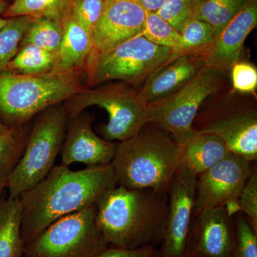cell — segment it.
<instances>
[{
  "instance_id": "6da1fadb",
  "label": "cell",
  "mask_w": 257,
  "mask_h": 257,
  "mask_svg": "<svg viewBox=\"0 0 257 257\" xmlns=\"http://www.w3.org/2000/svg\"><path fill=\"white\" fill-rule=\"evenodd\" d=\"M116 185L111 163L78 171L55 166L46 177L19 197L23 206V246L61 218L94 205L103 193Z\"/></svg>"
},
{
  "instance_id": "7a4b0ae2",
  "label": "cell",
  "mask_w": 257,
  "mask_h": 257,
  "mask_svg": "<svg viewBox=\"0 0 257 257\" xmlns=\"http://www.w3.org/2000/svg\"><path fill=\"white\" fill-rule=\"evenodd\" d=\"M167 193L152 189H107L96 201V222L109 246L134 249L160 244Z\"/></svg>"
},
{
  "instance_id": "3957f363",
  "label": "cell",
  "mask_w": 257,
  "mask_h": 257,
  "mask_svg": "<svg viewBox=\"0 0 257 257\" xmlns=\"http://www.w3.org/2000/svg\"><path fill=\"white\" fill-rule=\"evenodd\" d=\"M180 162V147L170 134L147 124L117 144L111 164L118 185L167 193Z\"/></svg>"
},
{
  "instance_id": "277c9868",
  "label": "cell",
  "mask_w": 257,
  "mask_h": 257,
  "mask_svg": "<svg viewBox=\"0 0 257 257\" xmlns=\"http://www.w3.org/2000/svg\"><path fill=\"white\" fill-rule=\"evenodd\" d=\"M85 71L23 74L0 71V121L16 127L56 104L65 102L87 88Z\"/></svg>"
},
{
  "instance_id": "5b68a950",
  "label": "cell",
  "mask_w": 257,
  "mask_h": 257,
  "mask_svg": "<svg viewBox=\"0 0 257 257\" xmlns=\"http://www.w3.org/2000/svg\"><path fill=\"white\" fill-rule=\"evenodd\" d=\"M68 120L64 103L50 106L32 119L25 150L8 180V197L19 198L46 177L55 167Z\"/></svg>"
},
{
  "instance_id": "8992f818",
  "label": "cell",
  "mask_w": 257,
  "mask_h": 257,
  "mask_svg": "<svg viewBox=\"0 0 257 257\" xmlns=\"http://www.w3.org/2000/svg\"><path fill=\"white\" fill-rule=\"evenodd\" d=\"M178 55L140 35L106 52L92 50L86 64L87 83L89 87L113 80L138 84Z\"/></svg>"
},
{
  "instance_id": "52a82bcc",
  "label": "cell",
  "mask_w": 257,
  "mask_h": 257,
  "mask_svg": "<svg viewBox=\"0 0 257 257\" xmlns=\"http://www.w3.org/2000/svg\"><path fill=\"white\" fill-rule=\"evenodd\" d=\"M69 116H76L91 106H98L109 115L101 126L102 138L107 141H124L147 125L148 104L138 91L121 83L89 89L87 87L65 101Z\"/></svg>"
},
{
  "instance_id": "ba28073f",
  "label": "cell",
  "mask_w": 257,
  "mask_h": 257,
  "mask_svg": "<svg viewBox=\"0 0 257 257\" xmlns=\"http://www.w3.org/2000/svg\"><path fill=\"white\" fill-rule=\"evenodd\" d=\"M109 246L94 204L50 225L24 246L23 257H96Z\"/></svg>"
},
{
  "instance_id": "9c48e42d",
  "label": "cell",
  "mask_w": 257,
  "mask_h": 257,
  "mask_svg": "<svg viewBox=\"0 0 257 257\" xmlns=\"http://www.w3.org/2000/svg\"><path fill=\"white\" fill-rule=\"evenodd\" d=\"M223 74L206 65L178 91L148 104L147 124L170 134L180 145L194 133V119L208 96L220 87Z\"/></svg>"
},
{
  "instance_id": "30bf717a",
  "label": "cell",
  "mask_w": 257,
  "mask_h": 257,
  "mask_svg": "<svg viewBox=\"0 0 257 257\" xmlns=\"http://www.w3.org/2000/svg\"><path fill=\"white\" fill-rule=\"evenodd\" d=\"M252 167L253 163L231 152L198 175L193 217L209 208L226 207L231 216L240 212L238 200Z\"/></svg>"
},
{
  "instance_id": "8fae6325",
  "label": "cell",
  "mask_w": 257,
  "mask_h": 257,
  "mask_svg": "<svg viewBox=\"0 0 257 257\" xmlns=\"http://www.w3.org/2000/svg\"><path fill=\"white\" fill-rule=\"evenodd\" d=\"M197 177L193 171L180 163L171 180L160 257H186L193 221Z\"/></svg>"
},
{
  "instance_id": "7c38bea8",
  "label": "cell",
  "mask_w": 257,
  "mask_h": 257,
  "mask_svg": "<svg viewBox=\"0 0 257 257\" xmlns=\"http://www.w3.org/2000/svg\"><path fill=\"white\" fill-rule=\"evenodd\" d=\"M193 128L212 134L231 153L253 163L257 159V115L253 109L221 111L199 119Z\"/></svg>"
},
{
  "instance_id": "4fadbf2b",
  "label": "cell",
  "mask_w": 257,
  "mask_h": 257,
  "mask_svg": "<svg viewBox=\"0 0 257 257\" xmlns=\"http://www.w3.org/2000/svg\"><path fill=\"white\" fill-rule=\"evenodd\" d=\"M194 218L186 257H233L234 224L226 208H209Z\"/></svg>"
},
{
  "instance_id": "5bb4252c",
  "label": "cell",
  "mask_w": 257,
  "mask_h": 257,
  "mask_svg": "<svg viewBox=\"0 0 257 257\" xmlns=\"http://www.w3.org/2000/svg\"><path fill=\"white\" fill-rule=\"evenodd\" d=\"M146 12L135 0H105L92 34L93 48L104 52L143 35Z\"/></svg>"
},
{
  "instance_id": "9a60e30c",
  "label": "cell",
  "mask_w": 257,
  "mask_h": 257,
  "mask_svg": "<svg viewBox=\"0 0 257 257\" xmlns=\"http://www.w3.org/2000/svg\"><path fill=\"white\" fill-rule=\"evenodd\" d=\"M117 144L96 135L92 128L90 116L83 111L76 116H69L61 148V165L67 167L73 163H82L87 167L108 165L114 159Z\"/></svg>"
},
{
  "instance_id": "2e32d148",
  "label": "cell",
  "mask_w": 257,
  "mask_h": 257,
  "mask_svg": "<svg viewBox=\"0 0 257 257\" xmlns=\"http://www.w3.org/2000/svg\"><path fill=\"white\" fill-rule=\"evenodd\" d=\"M257 25V0H248L204 54L207 66L224 73L239 60L243 44Z\"/></svg>"
},
{
  "instance_id": "e0dca14e",
  "label": "cell",
  "mask_w": 257,
  "mask_h": 257,
  "mask_svg": "<svg viewBox=\"0 0 257 257\" xmlns=\"http://www.w3.org/2000/svg\"><path fill=\"white\" fill-rule=\"evenodd\" d=\"M206 65L204 54H181L152 74L139 94L147 104L165 98L183 87Z\"/></svg>"
},
{
  "instance_id": "ac0fdd59",
  "label": "cell",
  "mask_w": 257,
  "mask_h": 257,
  "mask_svg": "<svg viewBox=\"0 0 257 257\" xmlns=\"http://www.w3.org/2000/svg\"><path fill=\"white\" fill-rule=\"evenodd\" d=\"M63 37L57 52V60L51 72L85 71L93 48L92 35L67 12L62 19Z\"/></svg>"
},
{
  "instance_id": "d6986e66",
  "label": "cell",
  "mask_w": 257,
  "mask_h": 257,
  "mask_svg": "<svg viewBox=\"0 0 257 257\" xmlns=\"http://www.w3.org/2000/svg\"><path fill=\"white\" fill-rule=\"evenodd\" d=\"M179 145L180 163L197 175L214 167L231 153L224 142L216 135L195 130Z\"/></svg>"
},
{
  "instance_id": "ffe728a7",
  "label": "cell",
  "mask_w": 257,
  "mask_h": 257,
  "mask_svg": "<svg viewBox=\"0 0 257 257\" xmlns=\"http://www.w3.org/2000/svg\"><path fill=\"white\" fill-rule=\"evenodd\" d=\"M23 206L19 198L0 199V257H22Z\"/></svg>"
},
{
  "instance_id": "44dd1931",
  "label": "cell",
  "mask_w": 257,
  "mask_h": 257,
  "mask_svg": "<svg viewBox=\"0 0 257 257\" xmlns=\"http://www.w3.org/2000/svg\"><path fill=\"white\" fill-rule=\"evenodd\" d=\"M32 121L16 127L9 128L0 135V196L8 187L12 172L25 150Z\"/></svg>"
},
{
  "instance_id": "7402d4cb",
  "label": "cell",
  "mask_w": 257,
  "mask_h": 257,
  "mask_svg": "<svg viewBox=\"0 0 257 257\" xmlns=\"http://www.w3.org/2000/svg\"><path fill=\"white\" fill-rule=\"evenodd\" d=\"M57 60V53L28 44L20 47L5 70L23 74H45L52 71Z\"/></svg>"
},
{
  "instance_id": "603a6c76",
  "label": "cell",
  "mask_w": 257,
  "mask_h": 257,
  "mask_svg": "<svg viewBox=\"0 0 257 257\" xmlns=\"http://www.w3.org/2000/svg\"><path fill=\"white\" fill-rule=\"evenodd\" d=\"M72 0H15L3 13L6 18L28 16L60 20L67 13Z\"/></svg>"
},
{
  "instance_id": "cb8c5ba5",
  "label": "cell",
  "mask_w": 257,
  "mask_h": 257,
  "mask_svg": "<svg viewBox=\"0 0 257 257\" xmlns=\"http://www.w3.org/2000/svg\"><path fill=\"white\" fill-rule=\"evenodd\" d=\"M248 0H205L199 5L194 18L207 22L214 29L216 36L243 9Z\"/></svg>"
},
{
  "instance_id": "d4e9b609",
  "label": "cell",
  "mask_w": 257,
  "mask_h": 257,
  "mask_svg": "<svg viewBox=\"0 0 257 257\" xmlns=\"http://www.w3.org/2000/svg\"><path fill=\"white\" fill-rule=\"evenodd\" d=\"M63 37L62 21L49 18L35 19L20 45H35L57 53ZM20 46V47H21Z\"/></svg>"
},
{
  "instance_id": "484cf974",
  "label": "cell",
  "mask_w": 257,
  "mask_h": 257,
  "mask_svg": "<svg viewBox=\"0 0 257 257\" xmlns=\"http://www.w3.org/2000/svg\"><path fill=\"white\" fill-rule=\"evenodd\" d=\"M35 18L28 16L8 18L0 30V71H4L20 50V45Z\"/></svg>"
},
{
  "instance_id": "4316f807",
  "label": "cell",
  "mask_w": 257,
  "mask_h": 257,
  "mask_svg": "<svg viewBox=\"0 0 257 257\" xmlns=\"http://www.w3.org/2000/svg\"><path fill=\"white\" fill-rule=\"evenodd\" d=\"M216 37L214 29L210 24L193 16L181 32L178 54H204Z\"/></svg>"
},
{
  "instance_id": "83f0119b",
  "label": "cell",
  "mask_w": 257,
  "mask_h": 257,
  "mask_svg": "<svg viewBox=\"0 0 257 257\" xmlns=\"http://www.w3.org/2000/svg\"><path fill=\"white\" fill-rule=\"evenodd\" d=\"M143 35L152 43L169 47L179 55L180 32L156 13H146Z\"/></svg>"
},
{
  "instance_id": "f1b7e54d",
  "label": "cell",
  "mask_w": 257,
  "mask_h": 257,
  "mask_svg": "<svg viewBox=\"0 0 257 257\" xmlns=\"http://www.w3.org/2000/svg\"><path fill=\"white\" fill-rule=\"evenodd\" d=\"M235 245L233 257H257V230L242 213L233 216Z\"/></svg>"
},
{
  "instance_id": "f546056e",
  "label": "cell",
  "mask_w": 257,
  "mask_h": 257,
  "mask_svg": "<svg viewBox=\"0 0 257 257\" xmlns=\"http://www.w3.org/2000/svg\"><path fill=\"white\" fill-rule=\"evenodd\" d=\"M197 6V0H166L156 13L181 33Z\"/></svg>"
},
{
  "instance_id": "4dcf8cb0",
  "label": "cell",
  "mask_w": 257,
  "mask_h": 257,
  "mask_svg": "<svg viewBox=\"0 0 257 257\" xmlns=\"http://www.w3.org/2000/svg\"><path fill=\"white\" fill-rule=\"evenodd\" d=\"M105 0H72L69 12L91 35L100 18Z\"/></svg>"
},
{
  "instance_id": "1f68e13d",
  "label": "cell",
  "mask_w": 257,
  "mask_h": 257,
  "mask_svg": "<svg viewBox=\"0 0 257 257\" xmlns=\"http://www.w3.org/2000/svg\"><path fill=\"white\" fill-rule=\"evenodd\" d=\"M240 212L247 218L257 230V170L253 165L251 174L241 191L238 200Z\"/></svg>"
},
{
  "instance_id": "d6a6232c",
  "label": "cell",
  "mask_w": 257,
  "mask_h": 257,
  "mask_svg": "<svg viewBox=\"0 0 257 257\" xmlns=\"http://www.w3.org/2000/svg\"><path fill=\"white\" fill-rule=\"evenodd\" d=\"M233 87L241 93H253L257 87V70L252 64L236 62L230 69Z\"/></svg>"
},
{
  "instance_id": "836d02e7",
  "label": "cell",
  "mask_w": 257,
  "mask_h": 257,
  "mask_svg": "<svg viewBox=\"0 0 257 257\" xmlns=\"http://www.w3.org/2000/svg\"><path fill=\"white\" fill-rule=\"evenodd\" d=\"M96 257H160L156 246H147L144 247L126 249L109 246Z\"/></svg>"
},
{
  "instance_id": "e575fe53",
  "label": "cell",
  "mask_w": 257,
  "mask_h": 257,
  "mask_svg": "<svg viewBox=\"0 0 257 257\" xmlns=\"http://www.w3.org/2000/svg\"><path fill=\"white\" fill-rule=\"evenodd\" d=\"M146 13H157L166 0H135Z\"/></svg>"
},
{
  "instance_id": "d590c367",
  "label": "cell",
  "mask_w": 257,
  "mask_h": 257,
  "mask_svg": "<svg viewBox=\"0 0 257 257\" xmlns=\"http://www.w3.org/2000/svg\"><path fill=\"white\" fill-rule=\"evenodd\" d=\"M8 5V3L5 0H0V15H3Z\"/></svg>"
},
{
  "instance_id": "8d00e7d4",
  "label": "cell",
  "mask_w": 257,
  "mask_h": 257,
  "mask_svg": "<svg viewBox=\"0 0 257 257\" xmlns=\"http://www.w3.org/2000/svg\"><path fill=\"white\" fill-rule=\"evenodd\" d=\"M8 130H9V128L7 127L6 126H5V125L0 121V135L6 133Z\"/></svg>"
},
{
  "instance_id": "74e56055",
  "label": "cell",
  "mask_w": 257,
  "mask_h": 257,
  "mask_svg": "<svg viewBox=\"0 0 257 257\" xmlns=\"http://www.w3.org/2000/svg\"><path fill=\"white\" fill-rule=\"evenodd\" d=\"M7 22H8V18H0V30L6 25Z\"/></svg>"
},
{
  "instance_id": "f35d334b",
  "label": "cell",
  "mask_w": 257,
  "mask_h": 257,
  "mask_svg": "<svg viewBox=\"0 0 257 257\" xmlns=\"http://www.w3.org/2000/svg\"><path fill=\"white\" fill-rule=\"evenodd\" d=\"M204 1H205V0H197L198 6H199V5L202 4V3H204Z\"/></svg>"
},
{
  "instance_id": "ab89813d",
  "label": "cell",
  "mask_w": 257,
  "mask_h": 257,
  "mask_svg": "<svg viewBox=\"0 0 257 257\" xmlns=\"http://www.w3.org/2000/svg\"><path fill=\"white\" fill-rule=\"evenodd\" d=\"M22 257H23V256H22Z\"/></svg>"
}]
</instances>
